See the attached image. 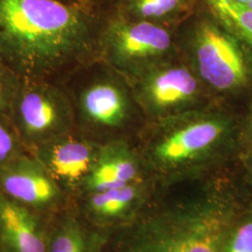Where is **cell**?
I'll return each mask as SVG.
<instances>
[{"instance_id": "6da1fadb", "label": "cell", "mask_w": 252, "mask_h": 252, "mask_svg": "<svg viewBox=\"0 0 252 252\" xmlns=\"http://www.w3.org/2000/svg\"><path fill=\"white\" fill-rule=\"evenodd\" d=\"M106 17L65 0H0V59L21 81L61 84L100 59Z\"/></svg>"}, {"instance_id": "7a4b0ae2", "label": "cell", "mask_w": 252, "mask_h": 252, "mask_svg": "<svg viewBox=\"0 0 252 252\" xmlns=\"http://www.w3.org/2000/svg\"><path fill=\"white\" fill-rule=\"evenodd\" d=\"M176 36L181 59L214 101L241 110L252 102V47L210 13L192 19Z\"/></svg>"}, {"instance_id": "3957f363", "label": "cell", "mask_w": 252, "mask_h": 252, "mask_svg": "<svg viewBox=\"0 0 252 252\" xmlns=\"http://www.w3.org/2000/svg\"><path fill=\"white\" fill-rule=\"evenodd\" d=\"M152 124V157L162 168L189 166L242 143V110L216 101Z\"/></svg>"}, {"instance_id": "277c9868", "label": "cell", "mask_w": 252, "mask_h": 252, "mask_svg": "<svg viewBox=\"0 0 252 252\" xmlns=\"http://www.w3.org/2000/svg\"><path fill=\"white\" fill-rule=\"evenodd\" d=\"M78 132L103 145L143 116L130 83L102 60H95L71 74L63 83ZM144 117V116H143Z\"/></svg>"}, {"instance_id": "5b68a950", "label": "cell", "mask_w": 252, "mask_h": 252, "mask_svg": "<svg viewBox=\"0 0 252 252\" xmlns=\"http://www.w3.org/2000/svg\"><path fill=\"white\" fill-rule=\"evenodd\" d=\"M179 55L177 36L168 27L110 12L100 36V60L129 80Z\"/></svg>"}, {"instance_id": "8992f818", "label": "cell", "mask_w": 252, "mask_h": 252, "mask_svg": "<svg viewBox=\"0 0 252 252\" xmlns=\"http://www.w3.org/2000/svg\"><path fill=\"white\" fill-rule=\"evenodd\" d=\"M127 81L138 108L151 123L215 102L180 54Z\"/></svg>"}, {"instance_id": "52a82bcc", "label": "cell", "mask_w": 252, "mask_h": 252, "mask_svg": "<svg viewBox=\"0 0 252 252\" xmlns=\"http://www.w3.org/2000/svg\"><path fill=\"white\" fill-rule=\"evenodd\" d=\"M9 117L29 153L76 129L70 100L58 83L22 81Z\"/></svg>"}, {"instance_id": "ba28073f", "label": "cell", "mask_w": 252, "mask_h": 252, "mask_svg": "<svg viewBox=\"0 0 252 252\" xmlns=\"http://www.w3.org/2000/svg\"><path fill=\"white\" fill-rule=\"evenodd\" d=\"M0 190L21 206L48 220L69 207L70 197L30 153L0 167Z\"/></svg>"}, {"instance_id": "9c48e42d", "label": "cell", "mask_w": 252, "mask_h": 252, "mask_svg": "<svg viewBox=\"0 0 252 252\" xmlns=\"http://www.w3.org/2000/svg\"><path fill=\"white\" fill-rule=\"evenodd\" d=\"M100 146L75 129L36 147L30 153L58 187L71 197L78 189L83 190L97 160Z\"/></svg>"}, {"instance_id": "30bf717a", "label": "cell", "mask_w": 252, "mask_h": 252, "mask_svg": "<svg viewBox=\"0 0 252 252\" xmlns=\"http://www.w3.org/2000/svg\"><path fill=\"white\" fill-rule=\"evenodd\" d=\"M234 219L225 208L180 219L146 244L141 252H223Z\"/></svg>"}, {"instance_id": "8fae6325", "label": "cell", "mask_w": 252, "mask_h": 252, "mask_svg": "<svg viewBox=\"0 0 252 252\" xmlns=\"http://www.w3.org/2000/svg\"><path fill=\"white\" fill-rule=\"evenodd\" d=\"M48 222L0 190V252H46Z\"/></svg>"}, {"instance_id": "7c38bea8", "label": "cell", "mask_w": 252, "mask_h": 252, "mask_svg": "<svg viewBox=\"0 0 252 252\" xmlns=\"http://www.w3.org/2000/svg\"><path fill=\"white\" fill-rule=\"evenodd\" d=\"M138 166L128 146L122 139L100 146L97 160L85 182L83 192L104 191L132 184Z\"/></svg>"}, {"instance_id": "4fadbf2b", "label": "cell", "mask_w": 252, "mask_h": 252, "mask_svg": "<svg viewBox=\"0 0 252 252\" xmlns=\"http://www.w3.org/2000/svg\"><path fill=\"white\" fill-rule=\"evenodd\" d=\"M196 0H116L114 13L170 28L188 18Z\"/></svg>"}, {"instance_id": "5bb4252c", "label": "cell", "mask_w": 252, "mask_h": 252, "mask_svg": "<svg viewBox=\"0 0 252 252\" xmlns=\"http://www.w3.org/2000/svg\"><path fill=\"white\" fill-rule=\"evenodd\" d=\"M94 237L66 207L49 219L46 252H96Z\"/></svg>"}, {"instance_id": "9a60e30c", "label": "cell", "mask_w": 252, "mask_h": 252, "mask_svg": "<svg viewBox=\"0 0 252 252\" xmlns=\"http://www.w3.org/2000/svg\"><path fill=\"white\" fill-rule=\"evenodd\" d=\"M136 189L132 184L116 189L86 193L85 211L97 222H107L122 216L135 198Z\"/></svg>"}, {"instance_id": "2e32d148", "label": "cell", "mask_w": 252, "mask_h": 252, "mask_svg": "<svg viewBox=\"0 0 252 252\" xmlns=\"http://www.w3.org/2000/svg\"><path fill=\"white\" fill-rule=\"evenodd\" d=\"M209 13L252 48V9L236 0H205Z\"/></svg>"}, {"instance_id": "e0dca14e", "label": "cell", "mask_w": 252, "mask_h": 252, "mask_svg": "<svg viewBox=\"0 0 252 252\" xmlns=\"http://www.w3.org/2000/svg\"><path fill=\"white\" fill-rule=\"evenodd\" d=\"M27 153L11 120L0 113V167Z\"/></svg>"}, {"instance_id": "ac0fdd59", "label": "cell", "mask_w": 252, "mask_h": 252, "mask_svg": "<svg viewBox=\"0 0 252 252\" xmlns=\"http://www.w3.org/2000/svg\"><path fill=\"white\" fill-rule=\"evenodd\" d=\"M226 237L223 252H252V213L234 219Z\"/></svg>"}, {"instance_id": "d6986e66", "label": "cell", "mask_w": 252, "mask_h": 252, "mask_svg": "<svg viewBox=\"0 0 252 252\" xmlns=\"http://www.w3.org/2000/svg\"><path fill=\"white\" fill-rule=\"evenodd\" d=\"M22 81L9 66L0 59V113L9 116L13 101Z\"/></svg>"}, {"instance_id": "ffe728a7", "label": "cell", "mask_w": 252, "mask_h": 252, "mask_svg": "<svg viewBox=\"0 0 252 252\" xmlns=\"http://www.w3.org/2000/svg\"><path fill=\"white\" fill-rule=\"evenodd\" d=\"M242 143L247 146L249 153H252V100L242 110Z\"/></svg>"}, {"instance_id": "44dd1931", "label": "cell", "mask_w": 252, "mask_h": 252, "mask_svg": "<svg viewBox=\"0 0 252 252\" xmlns=\"http://www.w3.org/2000/svg\"><path fill=\"white\" fill-rule=\"evenodd\" d=\"M65 1L78 3V4H81V5H86V6L101 8L102 5L104 4L105 0H65Z\"/></svg>"}, {"instance_id": "7402d4cb", "label": "cell", "mask_w": 252, "mask_h": 252, "mask_svg": "<svg viewBox=\"0 0 252 252\" xmlns=\"http://www.w3.org/2000/svg\"><path fill=\"white\" fill-rule=\"evenodd\" d=\"M236 1L252 9V0H236Z\"/></svg>"}, {"instance_id": "603a6c76", "label": "cell", "mask_w": 252, "mask_h": 252, "mask_svg": "<svg viewBox=\"0 0 252 252\" xmlns=\"http://www.w3.org/2000/svg\"><path fill=\"white\" fill-rule=\"evenodd\" d=\"M248 162H249V164H250V168H251V171H252V153H250V154H248Z\"/></svg>"}]
</instances>
